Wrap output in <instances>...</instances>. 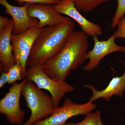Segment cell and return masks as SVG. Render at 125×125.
Masks as SVG:
<instances>
[{"instance_id":"cell-1","label":"cell","mask_w":125,"mask_h":125,"mask_svg":"<svg viewBox=\"0 0 125 125\" xmlns=\"http://www.w3.org/2000/svg\"><path fill=\"white\" fill-rule=\"evenodd\" d=\"M88 47V36L83 31H74L61 51L42 66L43 70L51 78L65 80L87 60Z\"/></svg>"},{"instance_id":"cell-2","label":"cell","mask_w":125,"mask_h":125,"mask_svg":"<svg viewBox=\"0 0 125 125\" xmlns=\"http://www.w3.org/2000/svg\"><path fill=\"white\" fill-rule=\"evenodd\" d=\"M74 27V23L70 20L56 26L41 28L28 60L27 67L42 66L55 56L64 46Z\"/></svg>"},{"instance_id":"cell-3","label":"cell","mask_w":125,"mask_h":125,"mask_svg":"<svg viewBox=\"0 0 125 125\" xmlns=\"http://www.w3.org/2000/svg\"><path fill=\"white\" fill-rule=\"evenodd\" d=\"M21 94L26 102V106L31 111V115L27 121L19 125H33L51 115L57 107L51 96L27 78Z\"/></svg>"},{"instance_id":"cell-4","label":"cell","mask_w":125,"mask_h":125,"mask_svg":"<svg viewBox=\"0 0 125 125\" xmlns=\"http://www.w3.org/2000/svg\"><path fill=\"white\" fill-rule=\"evenodd\" d=\"M26 78L33 82L40 89L48 91L56 107L66 94L74 90V87L65 80L53 79L48 76L42 66H29L26 72Z\"/></svg>"},{"instance_id":"cell-5","label":"cell","mask_w":125,"mask_h":125,"mask_svg":"<svg viewBox=\"0 0 125 125\" xmlns=\"http://www.w3.org/2000/svg\"><path fill=\"white\" fill-rule=\"evenodd\" d=\"M96 104L90 101L83 104H78L70 99L66 98L62 106L56 107L51 115L33 125H65L70 118L86 115L96 109Z\"/></svg>"},{"instance_id":"cell-6","label":"cell","mask_w":125,"mask_h":125,"mask_svg":"<svg viewBox=\"0 0 125 125\" xmlns=\"http://www.w3.org/2000/svg\"><path fill=\"white\" fill-rule=\"evenodd\" d=\"M41 30L38 27H33L22 33L12 34L11 35V45L15 62H19L21 65L23 79L26 78L28 60Z\"/></svg>"},{"instance_id":"cell-7","label":"cell","mask_w":125,"mask_h":125,"mask_svg":"<svg viewBox=\"0 0 125 125\" xmlns=\"http://www.w3.org/2000/svg\"><path fill=\"white\" fill-rule=\"evenodd\" d=\"M25 79L12 84L9 92L0 101V113L5 115L11 125L22 124L25 113L20 107V102L22 88Z\"/></svg>"},{"instance_id":"cell-8","label":"cell","mask_w":125,"mask_h":125,"mask_svg":"<svg viewBox=\"0 0 125 125\" xmlns=\"http://www.w3.org/2000/svg\"><path fill=\"white\" fill-rule=\"evenodd\" d=\"M94 43L93 48L88 51L86 55V59L89 62L84 67V71L90 72L93 70L98 66L101 60L108 54L116 52H121L125 53V46H121L116 43L114 35L106 40L100 41L98 36L93 37Z\"/></svg>"},{"instance_id":"cell-9","label":"cell","mask_w":125,"mask_h":125,"mask_svg":"<svg viewBox=\"0 0 125 125\" xmlns=\"http://www.w3.org/2000/svg\"><path fill=\"white\" fill-rule=\"evenodd\" d=\"M27 11L30 17L38 20V27L41 28L58 25L70 20L58 12L54 5L29 4Z\"/></svg>"},{"instance_id":"cell-10","label":"cell","mask_w":125,"mask_h":125,"mask_svg":"<svg viewBox=\"0 0 125 125\" xmlns=\"http://www.w3.org/2000/svg\"><path fill=\"white\" fill-rule=\"evenodd\" d=\"M55 6L60 13L65 15L76 21L82 31L87 36L93 38L102 34L101 27L90 22L83 16L76 8L73 0H61Z\"/></svg>"},{"instance_id":"cell-11","label":"cell","mask_w":125,"mask_h":125,"mask_svg":"<svg viewBox=\"0 0 125 125\" xmlns=\"http://www.w3.org/2000/svg\"><path fill=\"white\" fill-rule=\"evenodd\" d=\"M0 4L5 9V12L12 18L14 24L13 34H20L32 27H38V20L31 18L28 14L27 9L29 3L16 6L9 4L6 0H0Z\"/></svg>"},{"instance_id":"cell-12","label":"cell","mask_w":125,"mask_h":125,"mask_svg":"<svg viewBox=\"0 0 125 125\" xmlns=\"http://www.w3.org/2000/svg\"><path fill=\"white\" fill-rule=\"evenodd\" d=\"M14 24L11 19L9 24L0 31V65L1 72H8L15 63L11 43Z\"/></svg>"},{"instance_id":"cell-13","label":"cell","mask_w":125,"mask_h":125,"mask_svg":"<svg viewBox=\"0 0 125 125\" xmlns=\"http://www.w3.org/2000/svg\"><path fill=\"white\" fill-rule=\"evenodd\" d=\"M125 70L121 76L113 77L110 81L107 87L102 90L96 89L93 85H85L84 87L89 88L93 92V95L89 101L93 102L98 99L103 98L109 102L112 96H117L121 97L125 90V63H123Z\"/></svg>"},{"instance_id":"cell-14","label":"cell","mask_w":125,"mask_h":125,"mask_svg":"<svg viewBox=\"0 0 125 125\" xmlns=\"http://www.w3.org/2000/svg\"><path fill=\"white\" fill-rule=\"evenodd\" d=\"M78 10L88 12L110 0H73Z\"/></svg>"},{"instance_id":"cell-15","label":"cell","mask_w":125,"mask_h":125,"mask_svg":"<svg viewBox=\"0 0 125 125\" xmlns=\"http://www.w3.org/2000/svg\"><path fill=\"white\" fill-rule=\"evenodd\" d=\"M101 112H90L85 115V118L78 123H69L65 125H104L101 117Z\"/></svg>"},{"instance_id":"cell-16","label":"cell","mask_w":125,"mask_h":125,"mask_svg":"<svg viewBox=\"0 0 125 125\" xmlns=\"http://www.w3.org/2000/svg\"><path fill=\"white\" fill-rule=\"evenodd\" d=\"M9 84H13L18 81L23 79L22 69L19 62L15 63L9 69L8 72Z\"/></svg>"},{"instance_id":"cell-17","label":"cell","mask_w":125,"mask_h":125,"mask_svg":"<svg viewBox=\"0 0 125 125\" xmlns=\"http://www.w3.org/2000/svg\"><path fill=\"white\" fill-rule=\"evenodd\" d=\"M125 14V0H117V7L111 24L113 29L117 27L118 22Z\"/></svg>"},{"instance_id":"cell-18","label":"cell","mask_w":125,"mask_h":125,"mask_svg":"<svg viewBox=\"0 0 125 125\" xmlns=\"http://www.w3.org/2000/svg\"><path fill=\"white\" fill-rule=\"evenodd\" d=\"M116 30L114 32L113 35L116 38L125 39V17L120 20L117 24Z\"/></svg>"},{"instance_id":"cell-19","label":"cell","mask_w":125,"mask_h":125,"mask_svg":"<svg viewBox=\"0 0 125 125\" xmlns=\"http://www.w3.org/2000/svg\"><path fill=\"white\" fill-rule=\"evenodd\" d=\"M20 4L22 5L24 3L29 4H49L55 5L58 4L61 0H14Z\"/></svg>"},{"instance_id":"cell-20","label":"cell","mask_w":125,"mask_h":125,"mask_svg":"<svg viewBox=\"0 0 125 125\" xmlns=\"http://www.w3.org/2000/svg\"><path fill=\"white\" fill-rule=\"evenodd\" d=\"M9 76L8 73L5 72H1L0 77V88H2L6 84L8 83Z\"/></svg>"},{"instance_id":"cell-21","label":"cell","mask_w":125,"mask_h":125,"mask_svg":"<svg viewBox=\"0 0 125 125\" xmlns=\"http://www.w3.org/2000/svg\"><path fill=\"white\" fill-rule=\"evenodd\" d=\"M10 19L6 17L0 16V31L2 30L9 24Z\"/></svg>"}]
</instances>
